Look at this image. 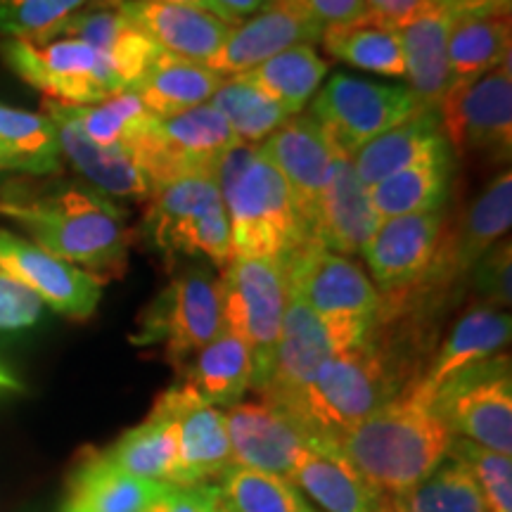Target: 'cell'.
Wrapping results in <instances>:
<instances>
[{
    "label": "cell",
    "mask_w": 512,
    "mask_h": 512,
    "mask_svg": "<svg viewBox=\"0 0 512 512\" xmlns=\"http://www.w3.org/2000/svg\"><path fill=\"white\" fill-rule=\"evenodd\" d=\"M0 216L17 223L31 242L95 278H119L133 233L126 211L93 185L10 181L0 188Z\"/></svg>",
    "instance_id": "1"
},
{
    "label": "cell",
    "mask_w": 512,
    "mask_h": 512,
    "mask_svg": "<svg viewBox=\"0 0 512 512\" xmlns=\"http://www.w3.org/2000/svg\"><path fill=\"white\" fill-rule=\"evenodd\" d=\"M453 434L432 406L399 394L337 441L335 451L382 498L401 496L448 456Z\"/></svg>",
    "instance_id": "2"
},
{
    "label": "cell",
    "mask_w": 512,
    "mask_h": 512,
    "mask_svg": "<svg viewBox=\"0 0 512 512\" xmlns=\"http://www.w3.org/2000/svg\"><path fill=\"white\" fill-rule=\"evenodd\" d=\"M406 387L408 380L387 342L370 328L356 347L332 354L285 413L304 427L311 446L335 451L351 427L387 406Z\"/></svg>",
    "instance_id": "3"
},
{
    "label": "cell",
    "mask_w": 512,
    "mask_h": 512,
    "mask_svg": "<svg viewBox=\"0 0 512 512\" xmlns=\"http://www.w3.org/2000/svg\"><path fill=\"white\" fill-rule=\"evenodd\" d=\"M230 226V259H283L311 233L278 169L259 145L235 143L216 166Z\"/></svg>",
    "instance_id": "4"
},
{
    "label": "cell",
    "mask_w": 512,
    "mask_h": 512,
    "mask_svg": "<svg viewBox=\"0 0 512 512\" xmlns=\"http://www.w3.org/2000/svg\"><path fill=\"white\" fill-rule=\"evenodd\" d=\"M280 261L290 292L330 325L339 351L368 337L380 311V292L356 261L330 252L313 235Z\"/></svg>",
    "instance_id": "5"
},
{
    "label": "cell",
    "mask_w": 512,
    "mask_h": 512,
    "mask_svg": "<svg viewBox=\"0 0 512 512\" xmlns=\"http://www.w3.org/2000/svg\"><path fill=\"white\" fill-rule=\"evenodd\" d=\"M0 57L10 72L57 105H98L126 91L110 57L79 38H3Z\"/></svg>",
    "instance_id": "6"
},
{
    "label": "cell",
    "mask_w": 512,
    "mask_h": 512,
    "mask_svg": "<svg viewBox=\"0 0 512 512\" xmlns=\"http://www.w3.org/2000/svg\"><path fill=\"white\" fill-rule=\"evenodd\" d=\"M147 200V230L166 259L183 254L207 256L221 268L228 264L230 226L214 174H190L159 183Z\"/></svg>",
    "instance_id": "7"
},
{
    "label": "cell",
    "mask_w": 512,
    "mask_h": 512,
    "mask_svg": "<svg viewBox=\"0 0 512 512\" xmlns=\"http://www.w3.org/2000/svg\"><path fill=\"white\" fill-rule=\"evenodd\" d=\"M221 278L223 328L238 335L252 351L256 394L266 387L273 368L290 285L280 259L233 256Z\"/></svg>",
    "instance_id": "8"
},
{
    "label": "cell",
    "mask_w": 512,
    "mask_h": 512,
    "mask_svg": "<svg viewBox=\"0 0 512 512\" xmlns=\"http://www.w3.org/2000/svg\"><path fill=\"white\" fill-rule=\"evenodd\" d=\"M223 332L221 280L207 268H190L171 280L140 318L133 342L159 347L164 358L183 368L202 347Z\"/></svg>",
    "instance_id": "9"
},
{
    "label": "cell",
    "mask_w": 512,
    "mask_h": 512,
    "mask_svg": "<svg viewBox=\"0 0 512 512\" xmlns=\"http://www.w3.org/2000/svg\"><path fill=\"white\" fill-rule=\"evenodd\" d=\"M432 411L453 437L510 456L512 451V380L510 358L491 356L460 370L434 394Z\"/></svg>",
    "instance_id": "10"
},
{
    "label": "cell",
    "mask_w": 512,
    "mask_h": 512,
    "mask_svg": "<svg viewBox=\"0 0 512 512\" xmlns=\"http://www.w3.org/2000/svg\"><path fill=\"white\" fill-rule=\"evenodd\" d=\"M420 112L408 88L384 86L349 74H332V79L318 88L311 110L332 150L347 157Z\"/></svg>",
    "instance_id": "11"
},
{
    "label": "cell",
    "mask_w": 512,
    "mask_h": 512,
    "mask_svg": "<svg viewBox=\"0 0 512 512\" xmlns=\"http://www.w3.org/2000/svg\"><path fill=\"white\" fill-rule=\"evenodd\" d=\"M238 143L226 119L214 107L200 105L174 117L157 119L155 126L131 147L140 171L152 188L190 174H214L221 157Z\"/></svg>",
    "instance_id": "12"
},
{
    "label": "cell",
    "mask_w": 512,
    "mask_h": 512,
    "mask_svg": "<svg viewBox=\"0 0 512 512\" xmlns=\"http://www.w3.org/2000/svg\"><path fill=\"white\" fill-rule=\"evenodd\" d=\"M437 110L441 136L458 152L479 150L508 159L512 150L510 57L479 79L448 88Z\"/></svg>",
    "instance_id": "13"
},
{
    "label": "cell",
    "mask_w": 512,
    "mask_h": 512,
    "mask_svg": "<svg viewBox=\"0 0 512 512\" xmlns=\"http://www.w3.org/2000/svg\"><path fill=\"white\" fill-rule=\"evenodd\" d=\"M150 413L176 425L178 463L171 484H219L233 467L226 413L211 406L190 384H176L159 396Z\"/></svg>",
    "instance_id": "14"
},
{
    "label": "cell",
    "mask_w": 512,
    "mask_h": 512,
    "mask_svg": "<svg viewBox=\"0 0 512 512\" xmlns=\"http://www.w3.org/2000/svg\"><path fill=\"white\" fill-rule=\"evenodd\" d=\"M0 273L29 287L43 304L74 320L91 318L102 297L100 278L5 228H0Z\"/></svg>",
    "instance_id": "15"
},
{
    "label": "cell",
    "mask_w": 512,
    "mask_h": 512,
    "mask_svg": "<svg viewBox=\"0 0 512 512\" xmlns=\"http://www.w3.org/2000/svg\"><path fill=\"white\" fill-rule=\"evenodd\" d=\"M259 150L283 176L299 219L313 235L320 195L332 164V145L323 126L313 114H294L275 128Z\"/></svg>",
    "instance_id": "16"
},
{
    "label": "cell",
    "mask_w": 512,
    "mask_h": 512,
    "mask_svg": "<svg viewBox=\"0 0 512 512\" xmlns=\"http://www.w3.org/2000/svg\"><path fill=\"white\" fill-rule=\"evenodd\" d=\"M226 425L233 465L264 475L287 479L311 446L304 427L283 408L264 399L230 406Z\"/></svg>",
    "instance_id": "17"
},
{
    "label": "cell",
    "mask_w": 512,
    "mask_h": 512,
    "mask_svg": "<svg viewBox=\"0 0 512 512\" xmlns=\"http://www.w3.org/2000/svg\"><path fill=\"white\" fill-rule=\"evenodd\" d=\"M441 230V209L380 221L361 254L366 256L373 285L382 297L408 290L425 278L439 254Z\"/></svg>",
    "instance_id": "18"
},
{
    "label": "cell",
    "mask_w": 512,
    "mask_h": 512,
    "mask_svg": "<svg viewBox=\"0 0 512 512\" xmlns=\"http://www.w3.org/2000/svg\"><path fill=\"white\" fill-rule=\"evenodd\" d=\"M337 351V339L330 325L323 323L302 299L290 292L271 375L259 392V399L287 411L309 387L318 368Z\"/></svg>",
    "instance_id": "19"
},
{
    "label": "cell",
    "mask_w": 512,
    "mask_h": 512,
    "mask_svg": "<svg viewBox=\"0 0 512 512\" xmlns=\"http://www.w3.org/2000/svg\"><path fill=\"white\" fill-rule=\"evenodd\" d=\"M320 41L302 0H266L252 17L230 29L223 46L204 62L219 76H240L292 46Z\"/></svg>",
    "instance_id": "20"
},
{
    "label": "cell",
    "mask_w": 512,
    "mask_h": 512,
    "mask_svg": "<svg viewBox=\"0 0 512 512\" xmlns=\"http://www.w3.org/2000/svg\"><path fill=\"white\" fill-rule=\"evenodd\" d=\"M510 342V316L494 304H475L465 311V316L448 332L432 363L413 384L403 389V394L413 401L432 406L434 394L441 384L458 375L460 370L482 363L496 356Z\"/></svg>",
    "instance_id": "21"
},
{
    "label": "cell",
    "mask_w": 512,
    "mask_h": 512,
    "mask_svg": "<svg viewBox=\"0 0 512 512\" xmlns=\"http://www.w3.org/2000/svg\"><path fill=\"white\" fill-rule=\"evenodd\" d=\"M380 226L368 188L356 176L351 157L332 150V164L318 204L313 235L323 247L342 256L361 254Z\"/></svg>",
    "instance_id": "22"
},
{
    "label": "cell",
    "mask_w": 512,
    "mask_h": 512,
    "mask_svg": "<svg viewBox=\"0 0 512 512\" xmlns=\"http://www.w3.org/2000/svg\"><path fill=\"white\" fill-rule=\"evenodd\" d=\"M117 8L162 53L190 62H207L233 29L214 12L192 5L119 0Z\"/></svg>",
    "instance_id": "23"
},
{
    "label": "cell",
    "mask_w": 512,
    "mask_h": 512,
    "mask_svg": "<svg viewBox=\"0 0 512 512\" xmlns=\"http://www.w3.org/2000/svg\"><path fill=\"white\" fill-rule=\"evenodd\" d=\"M43 114L53 121L62 157L88 178L95 190L114 197H150L152 185L124 147L95 145L74 119L72 107L43 100Z\"/></svg>",
    "instance_id": "24"
},
{
    "label": "cell",
    "mask_w": 512,
    "mask_h": 512,
    "mask_svg": "<svg viewBox=\"0 0 512 512\" xmlns=\"http://www.w3.org/2000/svg\"><path fill=\"white\" fill-rule=\"evenodd\" d=\"M451 15L437 5L420 12L399 29L403 76L408 79V91L422 112H437L441 98L451 88L448 69V29Z\"/></svg>",
    "instance_id": "25"
},
{
    "label": "cell",
    "mask_w": 512,
    "mask_h": 512,
    "mask_svg": "<svg viewBox=\"0 0 512 512\" xmlns=\"http://www.w3.org/2000/svg\"><path fill=\"white\" fill-rule=\"evenodd\" d=\"M166 489L169 484L126 475L100 451H88L69 477L62 512H152Z\"/></svg>",
    "instance_id": "26"
},
{
    "label": "cell",
    "mask_w": 512,
    "mask_h": 512,
    "mask_svg": "<svg viewBox=\"0 0 512 512\" xmlns=\"http://www.w3.org/2000/svg\"><path fill=\"white\" fill-rule=\"evenodd\" d=\"M287 482L309 496L318 512H384L387 503L332 448H306Z\"/></svg>",
    "instance_id": "27"
},
{
    "label": "cell",
    "mask_w": 512,
    "mask_h": 512,
    "mask_svg": "<svg viewBox=\"0 0 512 512\" xmlns=\"http://www.w3.org/2000/svg\"><path fill=\"white\" fill-rule=\"evenodd\" d=\"M448 147L441 136L437 112H420L418 117L389 128L351 155L356 176L366 188L382 183L408 166L430 157L446 155Z\"/></svg>",
    "instance_id": "28"
},
{
    "label": "cell",
    "mask_w": 512,
    "mask_h": 512,
    "mask_svg": "<svg viewBox=\"0 0 512 512\" xmlns=\"http://www.w3.org/2000/svg\"><path fill=\"white\" fill-rule=\"evenodd\" d=\"M510 8L451 19L448 69L451 86H463L510 57Z\"/></svg>",
    "instance_id": "29"
},
{
    "label": "cell",
    "mask_w": 512,
    "mask_h": 512,
    "mask_svg": "<svg viewBox=\"0 0 512 512\" xmlns=\"http://www.w3.org/2000/svg\"><path fill=\"white\" fill-rule=\"evenodd\" d=\"M181 370L183 382L216 408L235 406L247 389H252V351L226 328L207 347L197 351Z\"/></svg>",
    "instance_id": "30"
},
{
    "label": "cell",
    "mask_w": 512,
    "mask_h": 512,
    "mask_svg": "<svg viewBox=\"0 0 512 512\" xmlns=\"http://www.w3.org/2000/svg\"><path fill=\"white\" fill-rule=\"evenodd\" d=\"M223 81H226L223 76L211 72L202 62L162 53L147 69L143 81L133 88V93L157 119H166L192 107L207 105Z\"/></svg>",
    "instance_id": "31"
},
{
    "label": "cell",
    "mask_w": 512,
    "mask_h": 512,
    "mask_svg": "<svg viewBox=\"0 0 512 512\" xmlns=\"http://www.w3.org/2000/svg\"><path fill=\"white\" fill-rule=\"evenodd\" d=\"M328 69L330 64L318 55V50L311 43H302L273 55L259 67L240 74L238 79L264 93L287 117H294L302 114L309 100L318 93Z\"/></svg>",
    "instance_id": "32"
},
{
    "label": "cell",
    "mask_w": 512,
    "mask_h": 512,
    "mask_svg": "<svg viewBox=\"0 0 512 512\" xmlns=\"http://www.w3.org/2000/svg\"><path fill=\"white\" fill-rule=\"evenodd\" d=\"M62 169V152L53 121L46 114L17 110L0 102V171L53 176Z\"/></svg>",
    "instance_id": "33"
},
{
    "label": "cell",
    "mask_w": 512,
    "mask_h": 512,
    "mask_svg": "<svg viewBox=\"0 0 512 512\" xmlns=\"http://www.w3.org/2000/svg\"><path fill=\"white\" fill-rule=\"evenodd\" d=\"M512 226V174L505 169L467 209L460 233L451 235L448 252L460 273H467L491 247L508 238Z\"/></svg>",
    "instance_id": "34"
},
{
    "label": "cell",
    "mask_w": 512,
    "mask_h": 512,
    "mask_svg": "<svg viewBox=\"0 0 512 512\" xmlns=\"http://www.w3.org/2000/svg\"><path fill=\"white\" fill-rule=\"evenodd\" d=\"M102 458L126 475L145 479V482L171 484L178 463L176 425L169 418L150 413L145 422L128 430L102 448Z\"/></svg>",
    "instance_id": "35"
},
{
    "label": "cell",
    "mask_w": 512,
    "mask_h": 512,
    "mask_svg": "<svg viewBox=\"0 0 512 512\" xmlns=\"http://www.w3.org/2000/svg\"><path fill=\"white\" fill-rule=\"evenodd\" d=\"M448 188V152L418 162L368 188L377 219L439 211Z\"/></svg>",
    "instance_id": "36"
},
{
    "label": "cell",
    "mask_w": 512,
    "mask_h": 512,
    "mask_svg": "<svg viewBox=\"0 0 512 512\" xmlns=\"http://www.w3.org/2000/svg\"><path fill=\"white\" fill-rule=\"evenodd\" d=\"M323 48L339 62L382 76H403L399 31L363 17L320 34Z\"/></svg>",
    "instance_id": "37"
},
{
    "label": "cell",
    "mask_w": 512,
    "mask_h": 512,
    "mask_svg": "<svg viewBox=\"0 0 512 512\" xmlns=\"http://www.w3.org/2000/svg\"><path fill=\"white\" fill-rule=\"evenodd\" d=\"M384 512H486V505L467 467L444 458L413 489L387 498Z\"/></svg>",
    "instance_id": "38"
},
{
    "label": "cell",
    "mask_w": 512,
    "mask_h": 512,
    "mask_svg": "<svg viewBox=\"0 0 512 512\" xmlns=\"http://www.w3.org/2000/svg\"><path fill=\"white\" fill-rule=\"evenodd\" d=\"M219 512H318L283 477L233 465L219 484Z\"/></svg>",
    "instance_id": "39"
},
{
    "label": "cell",
    "mask_w": 512,
    "mask_h": 512,
    "mask_svg": "<svg viewBox=\"0 0 512 512\" xmlns=\"http://www.w3.org/2000/svg\"><path fill=\"white\" fill-rule=\"evenodd\" d=\"M72 114L95 145L124 150H131L157 121L133 91H124L98 105L72 107Z\"/></svg>",
    "instance_id": "40"
},
{
    "label": "cell",
    "mask_w": 512,
    "mask_h": 512,
    "mask_svg": "<svg viewBox=\"0 0 512 512\" xmlns=\"http://www.w3.org/2000/svg\"><path fill=\"white\" fill-rule=\"evenodd\" d=\"M209 105L226 119L233 136L247 145L266 140L287 119L273 100L238 76L223 81L219 91L211 95Z\"/></svg>",
    "instance_id": "41"
},
{
    "label": "cell",
    "mask_w": 512,
    "mask_h": 512,
    "mask_svg": "<svg viewBox=\"0 0 512 512\" xmlns=\"http://www.w3.org/2000/svg\"><path fill=\"white\" fill-rule=\"evenodd\" d=\"M91 5H117V0H0V36L38 41Z\"/></svg>",
    "instance_id": "42"
},
{
    "label": "cell",
    "mask_w": 512,
    "mask_h": 512,
    "mask_svg": "<svg viewBox=\"0 0 512 512\" xmlns=\"http://www.w3.org/2000/svg\"><path fill=\"white\" fill-rule=\"evenodd\" d=\"M467 467L484 498L486 512H512V460L503 453L453 437L448 456Z\"/></svg>",
    "instance_id": "43"
},
{
    "label": "cell",
    "mask_w": 512,
    "mask_h": 512,
    "mask_svg": "<svg viewBox=\"0 0 512 512\" xmlns=\"http://www.w3.org/2000/svg\"><path fill=\"white\" fill-rule=\"evenodd\" d=\"M477 287L482 290L486 304H510V278H512V245L505 238L486 252L475 266Z\"/></svg>",
    "instance_id": "44"
},
{
    "label": "cell",
    "mask_w": 512,
    "mask_h": 512,
    "mask_svg": "<svg viewBox=\"0 0 512 512\" xmlns=\"http://www.w3.org/2000/svg\"><path fill=\"white\" fill-rule=\"evenodd\" d=\"M43 313V302L29 287L0 273V332L34 325Z\"/></svg>",
    "instance_id": "45"
},
{
    "label": "cell",
    "mask_w": 512,
    "mask_h": 512,
    "mask_svg": "<svg viewBox=\"0 0 512 512\" xmlns=\"http://www.w3.org/2000/svg\"><path fill=\"white\" fill-rule=\"evenodd\" d=\"M152 512H219V486L169 484L162 501L155 505Z\"/></svg>",
    "instance_id": "46"
},
{
    "label": "cell",
    "mask_w": 512,
    "mask_h": 512,
    "mask_svg": "<svg viewBox=\"0 0 512 512\" xmlns=\"http://www.w3.org/2000/svg\"><path fill=\"white\" fill-rule=\"evenodd\" d=\"M302 8L318 34L325 29L344 27L368 15L366 0H302Z\"/></svg>",
    "instance_id": "47"
},
{
    "label": "cell",
    "mask_w": 512,
    "mask_h": 512,
    "mask_svg": "<svg viewBox=\"0 0 512 512\" xmlns=\"http://www.w3.org/2000/svg\"><path fill=\"white\" fill-rule=\"evenodd\" d=\"M434 0H366L368 19L377 24L399 31L403 24L411 22L420 12L432 8Z\"/></svg>",
    "instance_id": "48"
},
{
    "label": "cell",
    "mask_w": 512,
    "mask_h": 512,
    "mask_svg": "<svg viewBox=\"0 0 512 512\" xmlns=\"http://www.w3.org/2000/svg\"><path fill=\"white\" fill-rule=\"evenodd\" d=\"M264 3L266 0H209L207 10L214 12L216 17L223 19L230 27H238V24L252 17Z\"/></svg>",
    "instance_id": "49"
},
{
    "label": "cell",
    "mask_w": 512,
    "mask_h": 512,
    "mask_svg": "<svg viewBox=\"0 0 512 512\" xmlns=\"http://www.w3.org/2000/svg\"><path fill=\"white\" fill-rule=\"evenodd\" d=\"M434 5L448 12L451 17H460V15H475V12L510 8V0H434Z\"/></svg>",
    "instance_id": "50"
},
{
    "label": "cell",
    "mask_w": 512,
    "mask_h": 512,
    "mask_svg": "<svg viewBox=\"0 0 512 512\" xmlns=\"http://www.w3.org/2000/svg\"><path fill=\"white\" fill-rule=\"evenodd\" d=\"M0 389H15V392L22 389V384H19L17 377L12 375L10 370H5L3 366H0Z\"/></svg>",
    "instance_id": "51"
},
{
    "label": "cell",
    "mask_w": 512,
    "mask_h": 512,
    "mask_svg": "<svg viewBox=\"0 0 512 512\" xmlns=\"http://www.w3.org/2000/svg\"><path fill=\"white\" fill-rule=\"evenodd\" d=\"M119 3V0H117ZM145 3H171V5H192V8H204L207 10L209 0H145Z\"/></svg>",
    "instance_id": "52"
}]
</instances>
